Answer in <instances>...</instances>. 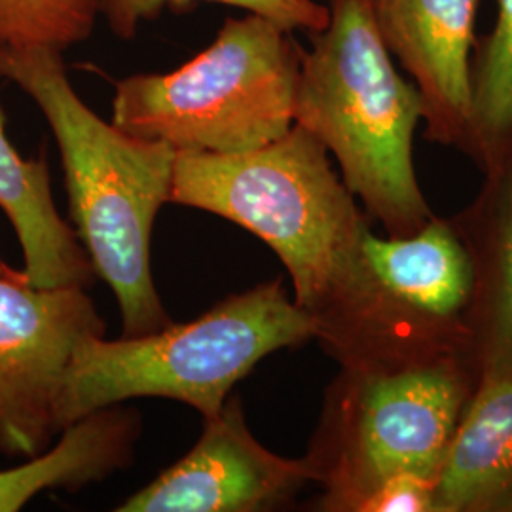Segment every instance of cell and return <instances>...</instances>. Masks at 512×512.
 I'll return each mask as SVG.
<instances>
[{"label":"cell","instance_id":"6","mask_svg":"<svg viewBox=\"0 0 512 512\" xmlns=\"http://www.w3.org/2000/svg\"><path fill=\"white\" fill-rule=\"evenodd\" d=\"M478 376L454 355L397 370H344L330 382L304 456L321 486L317 511L361 512L395 476L437 482Z\"/></svg>","mask_w":512,"mask_h":512},{"label":"cell","instance_id":"10","mask_svg":"<svg viewBox=\"0 0 512 512\" xmlns=\"http://www.w3.org/2000/svg\"><path fill=\"white\" fill-rule=\"evenodd\" d=\"M482 175L473 202L450 217L473 264L467 357L476 376L512 374V150Z\"/></svg>","mask_w":512,"mask_h":512},{"label":"cell","instance_id":"8","mask_svg":"<svg viewBox=\"0 0 512 512\" xmlns=\"http://www.w3.org/2000/svg\"><path fill=\"white\" fill-rule=\"evenodd\" d=\"M311 482L306 459L277 456L228 397L194 448L126 499L118 512H262L289 505Z\"/></svg>","mask_w":512,"mask_h":512},{"label":"cell","instance_id":"1","mask_svg":"<svg viewBox=\"0 0 512 512\" xmlns=\"http://www.w3.org/2000/svg\"><path fill=\"white\" fill-rule=\"evenodd\" d=\"M171 202L232 220L291 275L315 340L344 370H397L467 357L465 330L412 310L365 253L368 217L310 131L239 154L179 152ZM469 359V357H467Z\"/></svg>","mask_w":512,"mask_h":512},{"label":"cell","instance_id":"13","mask_svg":"<svg viewBox=\"0 0 512 512\" xmlns=\"http://www.w3.org/2000/svg\"><path fill=\"white\" fill-rule=\"evenodd\" d=\"M0 209L19 239L25 274L42 289L84 287L97 277L92 260L55 207L44 158L23 160L6 135L0 110Z\"/></svg>","mask_w":512,"mask_h":512},{"label":"cell","instance_id":"16","mask_svg":"<svg viewBox=\"0 0 512 512\" xmlns=\"http://www.w3.org/2000/svg\"><path fill=\"white\" fill-rule=\"evenodd\" d=\"M97 0H0V50L65 52L92 35Z\"/></svg>","mask_w":512,"mask_h":512},{"label":"cell","instance_id":"5","mask_svg":"<svg viewBox=\"0 0 512 512\" xmlns=\"http://www.w3.org/2000/svg\"><path fill=\"white\" fill-rule=\"evenodd\" d=\"M274 21L247 14L177 71L114 84L112 124L179 152L239 154L294 126L304 48Z\"/></svg>","mask_w":512,"mask_h":512},{"label":"cell","instance_id":"15","mask_svg":"<svg viewBox=\"0 0 512 512\" xmlns=\"http://www.w3.org/2000/svg\"><path fill=\"white\" fill-rule=\"evenodd\" d=\"M512 150V0H497V18L473 54V120L467 156L482 173Z\"/></svg>","mask_w":512,"mask_h":512},{"label":"cell","instance_id":"9","mask_svg":"<svg viewBox=\"0 0 512 512\" xmlns=\"http://www.w3.org/2000/svg\"><path fill=\"white\" fill-rule=\"evenodd\" d=\"M368 6L385 48L420 93L425 139L465 154L478 0H368Z\"/></svg>","mask_w":512,"mask_h":512},{"label":"cell","instance_id":"14","mask_svg":"<svg viewBox=\"0 0 512 512\" xmlns=\"http://www.w3.org/2000/svg\"><path fill=\"white\" fill-rule=\"evenodd\" d=\"M141 435L137 412L101 408L59 433L57 444L14 469L0 471V512L23 509L48 490L76 492L126 469Z\"/></svg>","mask_w":512,"mask_h":512},{"label":"cell","instance_id":"11","mask_svg":"<svg viewBox=\"0 0 512 512\" xmlns=\"http://www.w3.org/2000/svg\"><path fill=\"white\" fill-rule=\"evenodd\" d=\"M437 512H512V374H480L435 482Z\"/></svg>","mask_w":512,"mask_h":512},{"label":"cell","instance_id":"3","mask_svg":"<svg viewBox=\"0 0 512 512\" xmlns=\"http://www.w3.org/2000/svg\"><path fill=\"white\" fill-rule=\"evenodd\" d=\"M329 23L304 50L294 124L327 148L368 219L408 236L435 213L414 167L423 101L395 67L368 0H327Z\"/></svg>","mask_w":512,"mask_h":512},{"label":"cell","instance_id":"18","mask_svg":"<svg viewBox=\"0 0 512 512\" xmlns=\"http://www.w3.org/2000/svg\"><path fill=\"white\" fill-rule=\"evenodd\" d=\"M361 512H437L435 480L418 475L395 476L366 499Z\"/></svg>","mask_w":512,"mask_h":512},{"label":"cell","instance_id":"17","mask_svg":"<svg viewBox=\"0 0 512 512\" xmlns=\"http://www.w3.org/2000/svg\"><path fill=\"white\" fill-rule=\"evenodd\" d=\"M196 2H215L245 10L274 21L281 29L308 35L319 33L329 23V8L317 0H97L99 14H103L110 31L116 37H135L139 27L158 18L167 8H181Z\"/></svg>","mask_w":512,"mask_h":512},{"label":"cell","instance_id":"12","mask_svg":"<svg viewBox=\"0 0 512 512\" xmlns=\"http://www.w3.org/2000/svg\"><path fill=\"white\" fill-rule=\"evenodd\" d=\"M365 253L385 287L406 306L465 330L473 264L450 217L433 215L408 236L378 238L368 230Z\"/></svg>","mask_w":512,"mask_h":512},{"label":"cell","instance_id":"2","mask_svg":"<svg viewBox=\"0 0 512 512\" xmlns=\"http://www.w3.org/2000/svg\"><path fill=\"white\" fill-rule=\"evenodd\" d=\"M0 78L27 93L54 131L74 232L118 300L124 336L165 329L171 319L152 279L150 238L171 202L177 152L99 118L74 92L57 50H0Z\"/></svg>","mask_w":512,"mask_h":512},{"label":"cell","instance_id":"4","mask_svg":"<svg viewBox=\"0 0 512 512\" xmlns=\"http://www.w3.org/2000/svg\"><path fill=\"white\" fill-rule=\"evenodd\" d=\"M315 340L283 279L230 294L183 325L145 336H92L74 349L54 403L55 433L129 399H171L211 418L264 357Z\"/></svg>","mask_w":512,"mask_h":512},{"label":"cell","instance_id":"7","mask_svg":"<svg viewBox=\"0 0 512 512\" xmlns=\"http://www.w3.org/2000/svg\"><path fill=\"white\" fill-rule=\"evenodd\" d=\"M84 287H37L0 258V452L31 459L57 437L54 403L76 346L105 336Z\"/></svg>","mask_w":512,"mask_h":512}]
</instances>
